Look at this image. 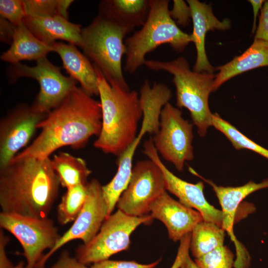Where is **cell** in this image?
<instances>
[{
	"mask_svg": "<svg viewBox=\"0 0 268 268\" xmlns=\"http://www.w3.org/2000/svg\"><path fill=\"white\" fill-rule=\"evenodd\" d=\"M101 128L100 102L76 86L40 122L37 126L39 134L12 160L50 158L64 146L81 148L92 136L99 135Z\"/></svg>",
	"mask_w": 268,
	"mask_h": 268,
	"instance_id": "6da1fadb",
	"label": "cell"
},
{
	"mask_svg": "<svg viewBox=\"0 0 268 268\" xmlns=\"http://www.w3.org/2000/svg\"><path fill=\"white\" fill-rule=\"evenodd\" d=\"M60 185L50 158L12 160L0 168L1 212L48 217Z\"/></svg>",
	"mask_w": 268,
	"mask_h": 268,
	"instance_id": "7a4b0ae2",
	"label": "cell"
},
{
	"mask_svg": "<svg viewBox=\"0 0 268 268\" xmlns=\"http://www.w3.org/2000/svg\"><path fill=\"white\" fill-rule=\"evenodd\" d=\"M95 67L102 109V128L94 146L119 157L136 137L143 116L139 95L135 90L109 83Z\"/></svg>",
	"mask_w": 268,
	"mask_h": 268,
	"instance_id": "3957f363",
	"label": "cell"
},
{
	"mask_svg": "<svg viewBox=\"0 0 268 268\" xmlns=\"http://www.w3.org/2000/svg\"><path fill=\"white\" fill-rule=\"evenodd\" d=\"M150 8L141 28L125 40L124 70L134 73L144 65L145 56L158 46L169 44L182 52L192 42L191 34L182 31L172 18L167 0H150Z\"/></svg>",
	"mask_w": 268,
	"mask_h": 268,
	"instance_id": "277c9868",
	"label": "cell"
},
{
	"mask_svg": "<svg viewBox=\"0 0 268 268\" xmlns=\"http://www.w3.org/2000/svg\"><path fill=\"white\" fill-rule=\"evenodd\" d=\"M144 65L151 70L166 71L173 75L176 105L189 110L198 134L201 137L204 136L208 128L212 126V113L209 108L208 98L212 92L215 75L192 70L183 57L171 61L146 60Z\"/></svg>",
	"mask_w": 268,
	"mask_h": 268,
	"instance_id": "5b68a950",
	"label": "cell"
},
{
	"mask_svg": "<svg viewBox=\"0 0 268 268\" xmlns=\"http://www.w3.org/2000/svg\"><path fill=\"white\" fill-rule=\"evenodd\" d=\"M132 31L98 14L82 29L81 45L84 54L93 62L107 81L130 89L122 69V59L126 54L124 38Z\"/></svg>",
	"mask_w": 268,
	"mask_h": 268,
	"instance_id": "8992f818",
	"label": "cell"
},
{
	"mask_svg": "<svg viewBox=\"0 0 268 268\" xmlns=\"http://www.w3.org/2000/svg\"><path fill=\"white\" fill-rule=\"evenodd\" d=\"M139 98L143 111L142 125L134 141L118 157L117 171L113 179L103 186L107 200L115 202L126 189L131 177L133 160L140 141L146 134L154 135L159 129L161 110L172 96L171 90L164 84L154 82L151 85L145 80L139 90Z\"/></svg>",
	"mask_w": 268,
	"mask_h": 268,
	"instance_id": "52a82bcc",
	"label": "cell"
},
{
	"mask_svg": "<svg viewBox=\"0 0 268 268\" xmlns=\"http://www.w3.org/2000/svg\"><path fill=\"white\" fill-rule=\"evenodd\" d=\"M153 219L150 214L134 216L118 209L105 220L91 242L77 247L75 258L86 265L108 260L113 255L129 249L132 233L139 225L149 224Z\"/></svg>",
	"mask_w": 268,
	"mask_h": 268,
	"instance_id": "ba28073f",
	"label": "cell"
},
{
	"mask_svg": "<svg viewBox=\"0 0 268 268\" xmlns=\"http://www.w3.org/2000/svg\"><path fill=\"white\" fill-rule=\"evenodd\" d=\"M7 75L11 82L21 77L36 79L39 84L40 91L32 106L46 114L58 106L76 86L74 79L64 75L60 68L46 57L36 61L34 67L20 63L11 64L7 68Z\"/></svg>",
	"mask_w": 268,
	"mask_h": 268,
	"instance_id": "9c48e42d",
	"label": "cell"
},
{
	"mask_svg": "<svg viewBox=\"0 0 268 268\" xmlns=\"http://www.w3.org/2000/svg\"><path fill=\"white\" fill-rule=\"evenodd\" d=\"M159 123L158 131L151 138L155 148L164 159L182 171L186 161L194 158L193 124L169 102L161 110Z\"/></svg>",
	"mask_w": 268,
	"mask_h": 268,
	"instance_id": "30bf717a",
	"label": "cell"
},
{
	"mask_svg": "<svg viewBox=\"0 0 268 268\" xmlns=\"http://www.w3.org/2000/svg\"><path fill=\"white\" fill-rule=\"evenodd\" d=\"M0 226L20 242L26 263L25 268H36L44 254L61 237L54 221L48 217L38 218L13 213H0Z\"/></svg>",
	"mask_w": 268,
	"mask_h": 268,
	"instance_id": "8fae6325",
	"label": "cell"
},
{
	"mask_svg": "<svg viewBox=\"0 0 268 268\" xmlns=\"http://www.w3.org/2000/svg\"><path fill=\"white\" fill-rule=\"evenodd\" d=\"M166 191L163 173L152 160H139L133 166L129 183L116 206L134 216L149 214L151 204Z\"/></svg>",
	"mask_w": 268,
	"mask_h": 268,
	"instance_id": "7c38bea8",
	"label": "cell"
},
{
	"mask_svg": "<svg viewBox=\"0 0 268 268\" xmlns=\"http://www.w3.org/2000/svg\"><path fill=\"white\" fill-rule=\"evenodd\" d=\"M109 216L102 186L97 179L87 183V194L84 204L69 229L62 235L52 249L43 256L36 268H45L47 260L65 244L80 239L83 244L91 242L98 233L103 223Z\"/></svg>",
	"mask_w": 268,
	"mask_h": 268,
	"instance_id": "4fadbf2b",
	"label": "cell"
},
{
	"mask_svg": "<svg viewBox=\"0 0 268 268\" xmlns=\"http://www.w3.org/2000/svg\"><path fill=\"white\" fill-rule=\"evenodd\" d=\"M47 115L24 104L16 107L1 119L0 168L7 165L27 146L37 126Z\"/></svg>",
	"mask_w": 268,
	"mask_h": 268,
	"instance_id": "5bb4252c",
	"label": "cell"
},
{
	"mask_svg": "<svg viewBox=\"0 0 268 268\" xmlns=\"http://www.w3.org/2000/svg\"><path fill=\"white\" fill-rule=\"evenodd\" d=\"M142 152L161 170L166 191L177 197L184 205L198 211L203 221L214 223L221 227L222 212L206 201L202 182L193 184L175 175L161 160L151 138L144 142Z\"/></svg>",
	"mask_w": 268,
	"mask_h": 268,
	"instance_id": "9a60e30c",
	"label": "cell"
},
{
	"mask_svg": "<svg viewBox=\"0 0 268 268\" xmlns=\"http://www.w3.org/2000/svg\"><path fill=\"white\" fill-rule=\"evenodd\" d=\"M190 171L200 177L212 188L221 205L222 212L221 227L227 232L234 242L236 252V258L234 261L235 268H248L250 258L249 254L237 240L233 231L235 216L238 206L248 195L259 190L268 187V179L262 183H256L249 181L247 184L238 187H223L217 186L211 181L204 179L199 175L191 168Z\"/></svg>",
	"mask_w": 268,
	"mask_h": 268,
	"instance_id": "2e32d148",
	"label": "cell"
},
{
	"mask_svg": "<svg viewBox=\"0 0 268 268\" xmlns=\"http://www.w3.org/2000/svg\"><path fill=\"white\" fill-rule=\"evenodd\" d=\"M149 214L165 225L169 238L174 242L192 232L194 227L203 220L198 211L176 201L167 191L151 204Z\"/></svg>",
	"mask_w": 268,
	"mask_h": 268,
	"instance_id": "e0dca14e",
	"label": "cell"
},
{
	"mask_svg": "<svg viewBox=\"0 0 268 268\" xmlns=\"http://www.w3.org/2000/svg\"><path fill=\"white\" fill-rule=\"evenodd\" d=\"M193 24L191 34L192 42L195 45L197 59L193 70L201 72L213 73L214 68L210 64L205 49V39L207 32L215 29L225 30L230 28L231 22L228 19L220 21L214 15L211 6L198 0H188Z\"/></svg>",
	"mask_w": 268,
	"mask_h": 268,
	"instance_id": "ac0fdd59",
	"label": "cell"
},
{
	"mask_svg": "<svg viewBox=\"0 0 268 268\" xmlns=\"http://www.w3.org/2000/svg\"><path fill=\"white\" fill-rule=\"evenodd\" d=\"M51 46L53 52L61 57L63 68L69 76L78 82L87 94L91 96L98 95L97 74L88 58L72 44L55 42Z\"/></svg>",
	"mask_w": 268,
	"mask_h": 268,
	"instance_id": "d6986e66",
	"label": "cell"
},
{
	"mask_svg": "<svg viewBox=\"0 0 268 268\" xmlns=\"http://www.w3.org/2000/svg\"><path fill=\"white\" fill-rule=\"evenodd\" d=\"M23 22L37 38L46 44L51 45L59 39L81 47V25L64 17L26 16Z\"/></svg>",
	"mask_w": 268,
	"mask_h": 268,
	"instance_id": "ffe728a7",
	"label": "cell"
},
{
	"mask_svg": "<svg viewBox=\"0 0 268 268\" xmlns=\"http://www.w3.org/2000/svg\"><path fill=\"white\" fill-rule=\"evenodd\" d=\"M150 8V0H103L99 5V14L133 31L144 24Z\"/></svg>",
	"mask_w": 268,
	"mask_h": 268,
	"instance_id": "44dd1931",
	"label": "cell"
},
{
	"mask_svg": "<svg viewBox=\"0 0 268 268\" xmlns=\"http://www.w3.org/2000/svg\"><path fill=\"white\" fill-rule=\"evenodd\" d=\"M268 66V42L254 40L244 53L226 64L218 67L212 91L217 89L231 78L258 67Z\"/></svg>",
	"mask_w": 268,
	"mask_h": 268,
	"instance_id": "7402d4cb",
	"label": "cell"
},
{
	"mask_svg": "<svg viewBox=\"0 0 268 268\" xmlns=\"http://www.w3.org/2000/svg\"><path fill=\"white\" fill-rule=\"evenodd\" d=\"M50 52H53L51 45L37 38L23 22L15 26L11 46L1 54L0 59L13 64L23 60L37 61L46 57Z\"/></svg>",
	"mask_w": 268,
	"mask_h": 268,
	"instance_id": "603a6c76",
	"label": "cell"
},
{
	"mask_svg": "<svg viewBox=\"0 0 268 268\" xmlns=\"http://www.w3.org/2000/svg\"><path fill=\"white\" fill-rule=\"evenodd\" d=\"M51 161L63 187L67 189L88 183L87 180L91 171L82 158L61 151L55 154Z\"/></svg>",
	"mask_w": 268,
	"mask_h": 268,
	"instance_id": "cb8c5ba5",
	"label": "cell"
},
{
	"mask_svg": "<svg viewBox=\"0 0 268 268\" xmlns=\"http://www.w3.org/2000/svg\"><path fill=\"white\" fill-rule=\"evenodd\" d=\"M225 231L217 224L202 221L191 232L190 251L195 259L223 246Z\"/></svg>",
	"mask_w": 268,
	"mask_h": 268,
	"instance_id": "d4e9b609",
	"label": "cell"
},
{
	"mask_svg": "<svg viewBox=\"0 0 268 268\" xmlns=\"http://www.w3.org/2000/svg\"><path fill=\"white\" fill-rule=\"evenodd\" d=\"M87 183L67 189L57 207V217L61 225L74 221L77 217L86 199Z\"/></svg>",
	"mask_w": 268,
	"mask_h": 268,
	"instance_id": "484cf974",
	"label": "cell"
},
{
	"mask_svg": "<svg viewBox=\"0 0 268 268\" xmlns=\"http://www.w3.org/2000/svg\"><path fill=\"white\" fill-rule=\"evenodd\" d=\"M211 121L212 126L223 133L235 149L251 150L268 159V149L244 135L234 126L221 118L218 114H212Z\"/></svg>",
	"mask_w": 268,
	"mask_h": 268,
	"instance_id": "4316f807",
	"label": "cell"
},
{
	"mask_svg": "<svg viewBox=\"0 0 268 268\" xmlns=\"http://www.w3.org/2000/svg\"><path fill=\"white\" fill-rule=\"evenodd\" d=\"M26 16H45L60 15L67 19V9L72 0H24Z\"/></svg>",
	"mask_w": 268,
	"mask_h": 268,
	"instance_id": "83f0119b",
	"label": "cell"
},
{
	"mask_svg": "<svg viewBox=\"0 0 268 268\" xmlns=\"http://www.w3.org/2000/svg\"><path fill=\"white\" fill-rule=\"evenodd\" d=\"M234 255L227 246H222L214 250L195 259L200 268H232Z\"/></svg>",
	"mask_w": 268,
	"mask_h": 268,
	"instance_id": "f1b7e54d",
	"label": "cell"
},
{
	"mask_svg": "<svg viewBox=\"0 0 268 268\" xmlns=\"http://www.w3.org/2000/svg\"><path fill=\"white\" fill-rule=\"evenodd\" d=\"M0 15L15 26L21 24L26 16L23 0H0Z\"/></svg>",
	"mask_w": 268,
	"mask_h": 268,
	"instance_id": "f546056e",
	"label": "cell"
},
{
	"mask_svg": "<svg viewBox=\"0 0 268 268\" xmlns=\"http://www.w3.org/2000/svg\"><path fill=\"white\" fill-rule=\"evenodd\" d=\"M160 260L148 264H142L135 261H114L109 259L93 264L90 268H154Z\"/></svg>",
	"mask_w": 268,
	"mask_h": 268,
	"instance_id": "4dcf8cb0",
	"label": "cell"
},
{
	"mask_svg": "<svg viewBox=\"0 0 268 268\" xmlns=\"http://www.w3.org/2000/svg\"><path fill=\"white\" fill-rule=\"evenodd\" d=\"M187 3L184 0H174L172 9L170 10L172 18L183 26L188 24L191 18V9Z\"/></svg>",
	"mask_w": 268,
	"mask_h": 268,
	"instance_id": "1f68e13d",
	"label": "cell"
},
{
	"mask_svg": "<svg viewBox=\"0 0 268 268\" xmlns=\"http://www.w3.org/2000/svg\"><path fill=\"white\" fill-rule=\"evenodd\" d=\"M254 40H262L268 42V0L265 1L261 8V13Z\"/></svg>",
	"mask_w": 268,
	"mask_h": 268,
	"instance_id": "d6a6232c",
	"label": "cell"
},
{
	"mask_svg": "<svg viewBox=\"0 0 268 268\" xmlns=\"http://www.w3.org/2000/svg\"><path fill=\"white\" fill-rule=\"evenodd\" d=\"M48 268H90L72 257L68 251H63L57 260Z\"/></svg>",
	"mask_w": 268,
	"mask_h": 268,
	"instance_id": "836d02e7",
	"label": "cell"
},
{
	"mask_svg": "<svg viewBox=\"0 0 268 268\" xmlns=\"http://www.w3.org/2000/svg\"><path fill=\"white\" fill-rule=\"evenodd\" d=\"M191 238V233H189L180 240L176 257L170 268H180L187 256L189 254Z\"/></svg>",
	"mask_w": 268,
	"mask_h": 268,
	"instance_id": "e575fe53",
	"label": "cell"
},
{
	"mask_svg": "<svg viewBox=\"0 0 268 268\" xmlns=\"http://www.w3.org/2000/svg\"><path fill=\"white\" fill-rule=\"evenodd\" d=\"M9 237L0 230V268H12L14 266L8 259L6 253V246L9 242Z\"/></svg>",
	"mask_w": 268,
	"mask_h": 268,
	"instance_id": "d590c367",
	"label": "cell"
},
{
	"mask_svg": "<svg viewBox=\"0 0 268 268\" xmlns=\"http://www.w3.org/2000/svg\"><path fill=\"white\" fill-rule=\"evenodd\" d=\"M0 41L11 44L15 26L6 19L0 18Z\"/></svg>",
	"mask_w": 268,
	"mask_h": 268,
	"instance_id": "8d00e7d4",
	"label": "cell"
},
{
	"mask_svg": "<svg viewBox=\"0 0 268 268\" xmlns=\"http://www.w3.org/2000/svg\"><path fill=\"white\" fill-rule=\"evenodd\" d=\"M249 2L251 4L253 9V14H254V20H253V28L252 30V33H255L256 30V22L257 18L258 15L259 10L262 8V4L264 3L265 0H249Z\"/></svg>",
	"mask_w": 268,
	"mask_h": 268,
	"instance_id": "74e56055",
	"label": "cell"
},
{
	"mask_svg": "<svg viewBox=\"0 0 268 268\" xmlns=\"http://www.w3.org/2000/svg\"><path fill=\"white\" fill-rule=\"evenodd\" d=\"M180 268H200L190 257L189 254L182 263Z\"/></svg>",
	"mask_w": 268,
	"mask_h": 268,
	"instance_id": "f35d334b",
	"label": "cell"
},
{
	"mask_svg": "<svg viewBox=\"0 0 268 268\" xmlns=\"http://www.w3.org/2000/svg\"><path fill=\"white\" fill-rule=\"evenodd\" d=\"M25 263L23 261H20L16 266H14L12 268H25Z\"/></svg>",
	"mask_w": 268,
	"mask_h": 268,
	"instance_id": "ab89813d",
	"label": "cell"
}]
</instances>
